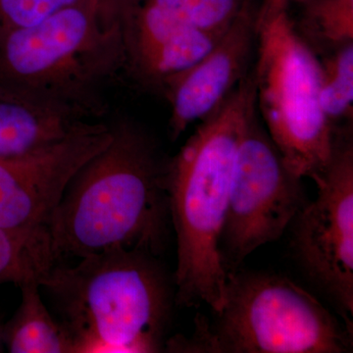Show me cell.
<instances>
[{
	"label": "cell",
	"instance_id": "6da1fadb",
	"mask_svg": "<svg viewBox=\"0 0 353 353\" xmlns=\"http://www.w3.org/2000/svg\"><path fill=\"white\" fill-rule=\"evenodd\" d=\"M112 139L70 181L48 225L55 261L114 248L159 255L170 222L167 163L134 123L110 125Z\"/></svg>",
	"mask_w": 353,
	"mask_h": 353
},
{
	"label": "cell",
	"instance_id": "7a4b0ae2",
	"mask_svg": "<svg viewBox=\"0 0 353 353\" xmlns=\"http://www.w3.org/2000/svg\"><path fill=\"white\" fill-rule=\"evenodd\" d=\"M254 83L245 75L167 163L170 222L176 234L175 303L218 312L228 273L220 253L241 139L254 111Z\"/></svg>",
	"mask_w": 353,
	"mask_h": 353
},
{
	"label": "cell",
	"instance_id": "3957f363",
	"mask_svg": "<svg viewBox=\"0 0 353 353\" xmlns=\"http://www.w3.org/2000/svg\"><path fill=\"white\" fill-rule=\"evenodd\" d=\"M54 314L78 352H160L175 303L173 279L157 255L114 248L57 262L41 278Z\"/></svg>",
	"mask_w": 353,
	"mask_h": 353
},
{
	"label": "cell",
	"instance_id": "277c9868",
	"mask_svg": "<svg viewBox=\"0 0 353 353\" xmlns=\"http://www.w3.org/2000/svg\"><path fill=\"white\" fill-rule=\"evenodd\" d=\"M125 68L124 32L110 0H78L30 27L0 30V85L88 117L103 111L99 90Z\"/></svg>",
	"mask_w": 353,
	"mask_h": 353
},
{
	"label": "cell",
	"instance_id": "5b68a950",
	"mask_svg": "<svg viewBox=\"0 0 353 353\" xmlns=\"http://www.w3.org/2000/svg\"><path fill=\"white\" fill-rule=\"evenodd\" d=\"M209 322L196 320L192 338L174 336L168 352L345 353L352 329L307 290L275 274L228 273L222 307Z\"/></svg>",
	"mask_w": 353,
	"mask_h": 353
},
{
	"label": "cell",
	"instance_id": "8992f818",
	"mask_svg": "<svg viewBox=\"0 0 353 353\" xmlns=\"http://www.w3.org/2000/svg\"><path fill=\"white\" fill-rule=\"evenodd\" d=\"M255 105L285 165L299 178L328 167L334 132L320 104V60L287 6L264 2L257 13Z\"/></svg>",
	"mask_w": 353,
	"mask_h": 353
},
{
	"label": "cell",
	"instance_id": "52a82bcc",
	"mask_svg": "<svg viewBox=\"0 0 353 353\" xmlns=\"http://www.w3.org/2000/svg\"><path fill=\"white\" fill-rule=\"evenodd\" d=\"M301 180L288 168L255 110L239 148L221 236L227 273L239 270L260 246L279 240L305 208Z\"/></svg>",
	"mask_w": 353,
	"mask_h": 353
},
{
	"label": "cell",
	"instance_id": "ba28073f",
	"mask_svg": "<svg viewBox=\"0 0 353 353\" xmlns=\"http://www.w3.org/2000/svg\"><path fill=\"white\" fill-rule=\"evenodd\" d=\"M313 180L317 196L290 226L292 253L309 282L352 329L353 145L348 132L334 134L331 161Z\"/></svg>",
	"mask_w": 353,
	"mask_h": 353
},
{
	"label": "cell",
	"instance_id": "9c48e42d",
	"mask_svg": "<svg viewBox=\"0 0 353 353\" xmlns=\"http://www.w3.org/2000/svg\"><path fill=\"white\" fill-rule=\"evenodd\" d=\"M111 139L110 125L88 121L61 141L0 160V229L48 232L70 181Z\"/></svg>",
	"mask_w": 353,
	"mask_h": 353
},
{
	"label": "cell",
	"instance_id": "30bf717a",
	"mask_svg": "<svg viewBox=\"0 0 353 353\" xmlns=\"http://www.w3.org/2000/svg\"><path fill=\"white\" fill-rule=\"evenodd\" d=\"M259 10L243 0L219 41L197 63L168 79L161 90L171 106L170 132L176 139L196 121L206 119L246 75L256 41Z\"/></svg>",
	"mask_w": 353,
	"mask_h": 353
},
{
	"label": "cell",
	"instance_id": "8fae6325",
	"mask_svg": "<svg viewBox=\"0 0 353 353\" xmlns=\"http://www.w3.org/2000/svg\"><path fill=\"white\" fill-rule=\"evenodd\" d=\"M87 119L69 106L0 85V160L61 141Z\"/></svg>",
	"mask_w": 353,
	"mask_h": 353
},
{
	"label": "cell",
	"instance_id": "7c38bea8",
	"mask_svg": "<svg viewBox=\"0 0 353 353\" xmlns=\"http://www.w3.org/2000/svg\"><path fill=\"white\" fill-rule=\"evenodd\" d=\"M20 289V306L2 326L3 347L11 353H76L73 336L43 303L39 282L25 283Z\"/></svg>",
	"mask_w": 353,
	"mask_h": 353
},
{
	"label": "cell",
	"instance_id": "4fadbf2b",
	"mask_svg": "<svg viewBox=\"0 0 353 353\" xmlns=\"http://www.w3.org/2000/svg\"><path fill=\"white\" fill-rule=\"evenodd\" d=\"M145 20L168 31L192 29L224 32L243 0H132Z\"/></svg>",
	"mask_w": 353,
	"mask_h": 353
},
{
	"label": "cell",
	"instance_id": "5bb4252c",
	"mask_svg": "<svg viewBox=\"0 0 353 353\" xmlns=\"http://www.w3.org/2000/svg\"><path fill=\"white\" fill-rule=\"evenodd\" d=\"M48 232L16 234L0 229V285L39 282L53 264Z\"/></svg>",
	"mask_w": 353,
	"mask_h": 353
},
{
	"label": "cell",
	"instance_id": "9a60e30c",
	"mask_svg": "<svg viewBox=\"0 0 353 353\" xmlns=\"http://www.w3.org/2000/svg\"><path fill=\"white\" fill-rule=\"evenodd\" d=\"M303 2L301 31H297L303 32L306 39L326 46L331 51L353 43V0Z\"/></svg>",
	"mask_w": 353,
	"mask_h": 353
},
{
	"label": "cell",
	"instance_id": "2e32d148",
	"mask_svg": "<svg viewBox=\"0 0 353 353\" xmlns=\"http://www.w3.org/2000/svg\"><path fill=\"white\" fill-rule=\"evenodd\" d=\"M321 64L320 104L327 119L352 118L353 108V43L330 52Z\"/></svg>",
	"mask_w": 353,
	"mask_h": 353
},
{
	"label": "cell",
	"instance_id": "e0dca14e",
	"mask_svg": "<svg viewBox=\"0 0 353 353\" xmlns=\"http://www.w3.org/2000/svg\"><path fill=\"white\" fill-rule=\"evenodd\" d=\"M76 1L78 0H0V30L30 27Z\"/></svg>",
	"mask_w": 353,
	"mask_h": 353
},
{
	"label": "cell",
	"instance_id": "ac0fdd59",
	"mask_svg": "<svg viewBox=\"0 0 353 353\" xmlns=\"http://www.w3.org/2000/svg\"><path fill=\"white\" fill-rule=\"evenodd\" d=\"M290 1L303 2L304 0H265L264 2H266V3L272 4V6H287V4L289 3Z\"/></svg>",
	"mask_w": 353,
	"mask_h": 353
},
{
	"label": "cell",
	"instance_id": "d6986e66",
	"mask_svg": "<svg viewBox=\"0 0 353 353\" xmlns=\"http://www.w3.org/2000/svg\"><path fill=\"white\" fill-rule=\"evenodd\" d=\"M3 348V343H2V326H0V352H2Z\"/></svg>",
	"mask_w": 353,
	"mask_h": 353
}]
</instances>
